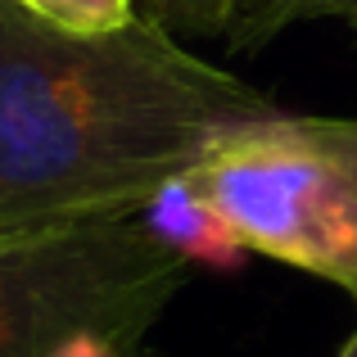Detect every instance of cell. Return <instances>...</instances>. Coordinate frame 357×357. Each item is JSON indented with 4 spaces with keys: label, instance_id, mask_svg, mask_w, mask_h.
Instances as JSON below:
<instances>
[{
    "label": "cell",
    "instance_id": "1",
    "mask_svg": "<svg viewBox=\"0 0 357 357\" xmlns=\"http://www.w3.org/2000/svg\"><path fill=\"white\" fill-rule=\"evenodd\" d=\"M271 114L154 14L77 36L0 0V231L136 218L218 140Z\"/></svg>",
    "mask_w": 357,
    "mask_h": 357
},
{
    "label": "cell",
    "instance_id": "2",
    "mask_svg": "<svg viewBox=\"0 0 357 357\" xmlns=\"http://www.w3.org/2000/svg\"><path fill=\"white\" fill-rule=\"evenodd\" d=\"M195 181L249 253L357 298V122L271 114L208 149Z\"/></svg>",
    "mask_w": 357,
    "mask_h": 357
},
{
    "label": "cell",
    "instance_id": "3",
    "mask_svg": "<svg viewBox=\"0 0 357 357\" xmlns=\"http://www.w3.org/2000/svg\"><path fill=\"white\" fill-rule=\"evenodd\" d=\"M185 280L140 218L0 231V357H54L86 331L136 353Z\"/></svg>",
    "mask_w": 357,
    "mask_h": 357
},
{
    "label": "cell",
    "instance_id": "4",
    "mask_svg": "<svg viewBox=\"0 0 357 357\" xmlns=\"http://www.w3.org/2000/svg\"><path fill=\"white\" fill-rule=\"evenodd\" d=\"M145 222V231L163 244L167 253L185 262V267H208V271H236L244 262V240L236 236L227 218L218 213V204L204 195V185L195 181V172L167 181L145 208L136 213Z\"/></svg>",
    "mask_w": 357,
    "mask_h": 357
},
{
    "label": "cell",
    "instance_id": "5",
    "mask_svg": "<svg viewBox=\"0 0 357 357\" xmlns=\"http://www.w3.org/2000/svg\"><path fill=\"white\" fill-rule=\"evenodd\" d=\"M317 18H335L357 36V0H244V9L236 14V23L222 41L231 50L249 54L262 50L271 36L289 32L298 23H317Z\"/></svg>",
    "mask_w": 357,
    "mask_h": 357
},
{
    "label": "cell",
    "instance_id": "6",
    "mask_svg": "<svg viewBox=\"0 0 357 357\" xmlns=\"http://www.w3.org/2000/svg\"><path fill=\"white\" fill-rule=\"evenodd\" d=\"M9 5H18L45 27L77 36H105L136 18V0H9Z\"/></svg>",
    "mask_w": 357,
    "mask_h": 357
},
{
    "label": "cell",
    "instance_id": "7",
    "mask_svg": "<svg viewBox=\"0 0 357 357\" xmlns=\"http://www.w3.org/2000/svg\"><path fill=\"white\" fill-rule=\"evenodd\" d=\"M244 0H149V14L185 36H227Z\"/></svg>",
    "mask_w": 357,
    "mask_h": 357
},
{
    "label": "cell",
    "instance_id": "8",
    "mask_svg": "<svg viewBox=\"0 0 357 357\" xmlns=\"http://www.w3.org/2000/svg\"><path fill=\"white\" fill-rule=\"evenodd\" d=\"M54 357H131L127 349H118L114 340H105V335H73L68 344H59Z\"/></svg>",
    "mask_w": 357,
    "mask_h": 357
},
{
    "label": "cell",
    "instance_id": "9",
    "mask_svg": "<svg viewBox=\"0 0 357 357\" xmlns=\"http://www.w3.org/2000/svg\"><path fill=\"white\" fill-rule=\"evenodd\" d=\"M335 357H357V331L349 335V340H344V349H340V353H335Z\"/></svg>",
    "mask_w": 357,
    "mask_h": 357
}]
</instances>
